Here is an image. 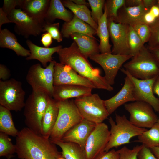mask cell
<instances>
[{"label": "cell", "mask_w": 159, "mask_h": 159, "mask_svg": "<svg viewBox=\"0 0 159 159\" xmlns=\"http://www.w3.org/2000/svg\"><path fill=\"white\" fill-rule=\"evenodd\" d=\"M16 138V153L19 158L57 159L62 155L49 138L27 127L19 131Z\"/></svg>", "instance_id": "6da1fadb"}, {"label": "cell", "mask_w": 159, "mask_h": 159, "mask_svg": "<svg viewBox=\"0 0 159 159\" xmlns=\"http://www.w3.org/2000/svg\"><path fill=\"white\" fill-rule=\"evenodd\" d=\"M60 63L70 67L79 74L90 80L96 89L111 91L113 88L100 74V69L94 68L80 52L74 41L68 47L62 48L57 52Z\"/></svg>", "instance_id": "7a4b0ae2"}, {"label": "cell", "mask_w": 159, "mask_h": 159, "mask_svg": "<svg viewBox=\"0 0 159 159\" xmlns=\"http://www.w3.org/2000/svg\"><path fill=\"white\" fill-rule=\"evenodd\" d=\"M51 97L43 91L32 90L25 102V124L27 127L37 134L41 135L42 117Z\"/></svg>", "instance_id": "3957f363"}, {"label": "cell", "mask_w": 159, "mask_h": 159, "mask_svg": "<svg viewBox=\"0 0 159 159\" xmlns=\"http://www.w3.org/2000/svg\"><path fill=\"white\" fill-rule=\"evenodd\" d=\"M57 104L58 115L49 137L52 142L60 140L68 131L84 119L74 100L57 101Z\"/></svg>", "instance_id": "277c9868"}, {"label": "cell", "mask_w": 159, "mask_h": 159, "mask_svg": "<svg viewBox=\"0 0 159 159\" xmlns=\"http://www.w3.org/2000/svg\"><path fill=\"white\" fill-rule=\"evenodd\" d=\"M109 122L111 126L109 140L105 149L107 152L112 148L130 143L132 137L138 136L147 129L137 127L128 120L125 115L115 114V122L110 117Z\"/></svg>", "instance_id": "5b68a950"}, {"label": "cell", "mask_w": 159, "mask_h": 159, "mask_svg": "<svg viewBox=\"0 0 159 159\" xmlns=\"http://www.w3.org/2000/svg\"><path fill=\"white\" fill-rule=\"evenodd\" d=\"M131 59L123 67L132 76L144 80L159 76L156 61L146 46L144 45Z\"/></svg>", "instance_id": "8992f818"}, {"label": "cell", "mask_w": 159, "mask_h": 159, "mask_svg": "<svg viewBox=\"0 0 159 159\" xmlns=\"http://www.w3.org/2000/svg\"><path fill=\"white\" fill-rule=\"evenodd\" d=\"M104 100L98 94L92 93L75 98L74 102L84 119L98 124L110 115Z\"/></svg>", "instance_id": "52a82bcc"}, {"label": "cell", "mask_w": 159, "mask_h": 159, "mask_svg": "<svg viewBox=\"0 0 159 159\" xmlns=\"http://www.w3.org/2000/svg\"><path fill=\"white\" fill-rule=\"evenodd\" d=\"M55 62V61L53 60L45 68L42 67L39 63L30 67L26 79L32 90L43 91L52 97Z\"/></svg>", "instance_id": "ba28073f"}, {"label": "cell", "mask_w": 159, "mask_h": 159, "mask_svg": "<svg viewBox=\"0 0 159 159\" xmlns=\"http://www.w3.org/2000/svg\"><path fill=\"white\" fill-rule=\"evenodd\" d=\"M26 93L22 83L14 78L0 81V104L11 111H21L25 105Z\"/></svg>", "instance_id": "9c48e42d"}, {"label": "cell", "mask_w": 159, "mask_h": 159, "mask_svg": "<svg viewBox=\"0 0 159 159\" xmlns=\"http://www.w3.org/2000/svg\"><path fill=\"white\" fill-rule=\"evenodd\" d=\"M124 107L130 114V121L137 127L150 128L158 122L153 108L146 102L135 101L124 104Z\"/></svg>", "instance_id": "30bf717a"}, {"label": "cell", "mask_w": 159, "mask_h": 159, "mask_svg": "<svg viewBox=\"0 0 159 159\" xmlns=\"http://www.w3.org/2000/svg\"><path fill=\"white\" fill-rule=\"evenodd\" d=\"M120 70L132 82L133 95L135 101L143 102L149 104L155 111L159 113V99L155 97L153 92V85L158 76L141 80L132 76L124 68Z\"/></svg>", "instance_id": "8fae6325"}, {"label": "cell", "mask_w": 159, "mask_h": 159, "mask_svg": "<svg viewBox=\"0 0 159 159\" xmlns=\"http://www.w3.org/2000/svg\"><path fill=\"white\" fill-rule=\"evenodd\" d=\"M132 57L130 55L104 53L91 56L89 58L102 67L105 73L104 77L107 82L112 85L114 84L115 80L119 70L126 61Z\"/></svg>", "instance_id": "7c38bea8"}, {"label": "cell", "mask_w": 159, "mask_h": 159, "mask_svg": "<svg viewBox=\"0 0 159 159\" xmlns=\"http://www.w3.org/2000/svg\"><path fill=\"white\" fill-rule=\"evenodd\" d=\"M8 16L12 23L15 24V32L26 38L31 35L37 36L44 32V25L29 16L21 8L13 10Z\"/></svg>", "instance_id": "4fadbf2b"}, {"label": "cell", "mask_w": 159, "mask_h": 159, "mask_svg": "<svg viewBox=\"0 0 159 159\" xmlns=\"http://www.w3.org/2000/svg\"><path fill=\"white\" fill-rule=\"evenodd\" d=\"M110 130L104 123L96 124L87 141L85 150L87 159H95L105 151L109 140Z\"/></svg>", "instance_id": "5bb4252c"}, {"label": "cell", "mask_w": 159, "mask_h": 159, "mask_svg": "<svg viewBox=\"0 0 159 159\" xmlns=\"http://www.w3.org/2000/svg\"><path fill=\"white\" fill-rule=\"evenodd\" d=\"M107 26L113 44L112 53L131 55L128 39L129 26L116 23L112 20L107 19Z\"/></svg>", "instance_id": "9a60e30c"}, {"label": "cell", "mask_w": 159, "mask_h": 159, "mask_svg": "<svg viewBox=\"0 0 159 159\" xmlns=\"http://www.w3.org/2000/svg\"><path fill=\"white\" fill-rule=\"evenodd\" d=\"M54 85H74L96 89L90 80L79 74L70 67L55 61L54 66Z\"/></svg>", "instance_id": "2e32d148"}, {"label": "cell", "mask_w": 159, "mask_h": 159, "mask_svg": "<svg viewBox=\"0 0 159 159\" xmlns=\"http://www.w3.org/2000/svg\"><path fill=\"white\" fill-rule=\"evenodd\" d=\"M96 125L84 119L68 131L60 140L76 144L84 149L87 139Z\"/></svg>", "instance_id": "e0dca14e"}, {"label": "cell", "mask_w": 159, "mask_h": 159, "mask_svg": "<svg viewBox=\"0 0 159 159\" xmlns=\"http://www.w3.org/2000/svg\"><path fill=\"white\" fill-rule=\"evenodd\" d=\"M133 85L129 78L126 76L122 87L119 91L112 97L104 100L106 108L110 115L112 114L119 107L129 102L135 100L133 95Z\"/></svg>", "instance_id": "ac0fdd59"}, {"label": "cell", "mask_w": 159, "mask_h": 159, "mask_svg": "<svg viewBox=\"0 0 159 159\" xmlns=\"http://www.w3.org/2000/svg\"><path fill=\"white\" fill-rule=\"evenodd\" d=\"M149 10L145 8L143 4L134 7H126L124 5L119 10L114 21L131 26L143 24L144 15Z\"/></svg>", "instance_id": "d6986e66"}, {"label": "cell", "mask_w": 159, "mask_h": 159, "mask_svg": "<svg viewBox=\"0 0 159 159\" xmlns=\"http://www.w3.org/2000/svg\"><path fill=\"white\" fill-rule=\"evenodd\" d=\"M92 89L74 85H54L52 97L57 101L77 98L92 94Z\"/></svg>", "instance_id": "ffe728a7"}, {"label": "cell", "mask_w": 159, "mask_h": 159, "mask_svg": "<svg viewBox=\"0 0 159 159\" xmlns=\"http://www.w3.org/2000/svg\"><path fill=\"white\" fill-rule=\"evenodd\" d=\"M50 1L49 0H23L20 7L29 16L44 25Z\"/></svg>", "instance_id": "44dd1931"}, {"label": "cell", "mask_w": 159, "mask_h": 159, "mask_svg": "<svg viewBox=\"0 0 159 159\" xmlns=\"http://www.w3.org/2000/svg\"><path fill=\"white\" fill-rule=\"evenodd\" d=\"M26 42L30 53V55L26 57V60H38L44 68L47 67L48 62L53 60L52 55L62 48L61 45L52 47H42L36 45L29 40H27Z\"/></svg>", "instance_id": "7402d4cb"}, {"label": "cell", "mask_w": 159, "mask_h": 159, "mask_svg": "<svg viewBox=\"0 0 159 159\" xmlns=\"http://www.w3.org/2000/svg\"><path fill=\"white\" fill-rule=\"evenodd\" d=\"M61 33L63 37L66 38L74 33L85 34L93 38H95L94 35L97 34L96 30L74 14L71 21L63 24Z\"/></svg>", "instance_id": "603a6c76"}, {"label": "cell", "mask_w": 159, "mask_h": 159, "mask_svg": "<svg viewBox=\"0 0 159 159\" xmlns=\"http://www.w3.org/2000/svg\"><path fill=\"white\" fill-rule=\"evenodd\" d=\"M58 112L57 101L51 97L42 120L41 135L44 137L49 138L56 122Z\"/></svg>", "instance_id": "cb8c5ba5"}, {"label": "cell", "mask_w": 159, "mask_h": 159, "mask_svg": "<svg viewBox=\"0 0 159 159\" xmlns=\"http://www.w3.org/2000/svg\"><path fill=\"white\" fill-rule=\"evenodd\" d=\"M70 37L76 42L81 53L87 58L100 54L99 44L95 38L79 33H73Z\"/></svg>", "instance_id": "d4e9b609"}, {"label": "cell", "mask_w": 159, "mask_h": 159, "mask_svg": "<svg viewBox=\"0 0 159 159\" xmlns=\"http://www.w3.org/2000/svg\"><path fill=\"white\" fill-rule=\"evenodd\" d=\"M0 47L12 50L18 56L26 57L30 54L29 50L21 46L14 34L6 28L0 30Z\"/></svg>", "instance_id": "484cf974"}, {"label": "cell", "mask_w": 159, "mask_h": 159, "mask_svg": "<svg viewBox=\"0 0 159 159\" xmlns=\"http://www.w3.org/2000/svg\"><path fill=\"white\" fill-rule=\"evenodd\" d=\"M74 15L71 11L65 8L61 0H51L45 21V22L53 23L55 19H58L68 22L72 20Z\"/></svg>", "instance_id": "4316f807"}, {"label": "cell", "mask_w": 159, "mask_h": 159, "mask_svg": "<svg viewBox=\"0 0 159 159\" xmlns=\"http://www.w3.org/2000/svg\"><path fill=\"white\" fill-rule=\"evenodd\" d=\"M96 31L97 34L100 39L99 48L100 53H112V45L109 42L110 34L107 26L106 10L104 6V14L99 19Z\"/></svg>", "instance_id": "83f0119b"}, {"label": "cell", "mask_w": 159, "mask_h": 159, "mask_svg": "<svg viewBox=\"0 0 159 159\" xmlns=\"http://www.w3.org/2000/svg\"><path fill=\"white\" fill-rule=\"evenodd\" d=\"M61 1L64 6L69 8L75 15L97 31L98 24L92 18L91 12L87 6L77 5L71 0H63Z\"/></svg>", "instance_id": "f1b7e54d"}, {"label": "cell", "mask_w": 159, "mask_h": 159, "mask_svg": "<svg viewBox=\"0 0 159 159\" xmlns=\"http://www.w3.org/2000/svg\"><path fill=\"white\" fill-rule=\"evenodd\" d=\"M52 142L61 148V154L65 159H87L85 149L76 144L61 140Z\"/></svg>", "instance_id": "f546056e"}, {"label": "cell", "mask_w": 159, "mask_h": 159, "mask_svg": "<svg viewBox=\"0 0 159 159\" xmlns=\"http://www.w3.org/2000/svg\"><path fill=\"white\" fill-rule=\"evenodd\" d=\"M10 111L0 105V132L16 137L19 131L14 125Z\"/></svg>", "instance_id": "4dcf8cb0"}, {"label": "cell", "mask_w": 159, "mask_h": 159, "mask_svg": "<svg viewBox=\"0 0 159 159\" xmlns=\"http://www.w3.org/2000/svg\"><path fill=\"white\" fill-rule=\"evenodd\" d=\"M134 141L142 143L150 149L159 147V123H156L150 129L138 136V140Z\"/></svg>", "instance_id": "1f68e13d"}, {"label": "cell", "mask_w": 159, "mask_h": 159, "mask_svg": "<svg viewBox=\"0 0 159 159\" xmlns=\"http://www.w3.org/2000/svg\"><path fill=\"white\" fill-rule=\"evenodd\" d=\"M128 39L130 54L133 57L140 50L144 44L132 26H129Z\"/></svg>", "instance_id": "d6a6232c"}, {"label": "cell", "mask_w": 159, "mask_h": 159, "mask_svg": "<svg viewBox=\"0 0 159 159\" xmlns=\"http://www.w3.org/2000/svg\"><path fill=\"white\" fill-rule=\"evenodd\" d=\"M16 146L8 135L0 132V156L9 157L16 153Z\"/></svg>", "instance_id": "836d02e7"}, {"label": "cell", "mask_w": 159, "mask_h": 159, "mask_svg": "<svg viewBox=\"0 0 159 159\" xmlns=\"http://www.w3.org/2000/svg\"><path fill=\"white\" fill-rule=\"evenodd\" d=\"M125 0H107L105 1L107 19L114 21L117 18L119 10L125 4Z\"/></svg>", "instance_id": "e575fe53"}, {"label": "cell", "mask_w": 159, "mask_h": 159, "mask_svg": "<svg viewBox=\"0 0 159 159\" xmlns=\"http://www.w3.org/2000/svg\"><path fill=\"white\" fill-rule=\"evenodd\" d=\"M105 0H88L91 9V16L94 21L97 24L99 19L103 14Z\"/></svg>", "instance_id": "d590c367"}, {"label": "cell", "mask_w": 159, "mask_h": 159, "mask_svg": "<svg viewBox=\"0 0 159 159\" xmlns=\"http://www.w3.org/2000/svg\"><path fill=\"white\" fill-rule=\"evenodd\" d=\"M149 26L151 30V35L147 47H159V17Z\"/></svg>", "instance_id": "8d00e7d4"}, {"label": "cell", "mask_w": 159, "mask_h": 159, "mask_svg": "<svg viewBox=\"0 0 159 159\" xmlns=\"http://www.w3.org/2000/svg\"><path fill=\"white\" fill-rule=\"evenodd\" d=\"M143 145H137L132 149L125 146L117 150L119 154V159H138V153Z\"/></svg>", "instance_id": "74e56055"}, {"label": "cell", "mask_w": 159, "mask_h": 159, "mask_svg": "<svg viewBox=\"0 0 159 159\" xmlns=\"http://www.w3.org/2000/svg\"><path fill=\"white\" fill-rule=\"evenodd\" d=\"M59 23L45 22L43 26L44 32H46L51 36L52 38L58 42L62 40V36L59 30Z\"/></svg>", "instance_id": "f35d334b"}, {"label": "cell", "mask_w": 159, "mask_h": 159, "mask_svg": "<svg viewBox=\"0 0 159 159\" xmlns=\"http://www.w3.org/2000/svg\"><path fill=\"white\" fill-rule=\"evenodd\" d=\"M144 44L148 42L151 35V30L149 25L144 24H138L132 26Z\"/></svg>", "instance_id": "ab89813d"}, {"label": "cell", "mask_w": 159, "mask_h": 159, "mask_svg": "<svg viewBox=\"0 0 159 159\" xmlns=\"http://www.w3.org/2000/svg\"><path fill=\"white\" fill-rule=\"evenodd\" d=\"M23 0H4L2 8L3 11L8 15L17 6L20 7Z\"/></svg>", "instance_id": "60d3db41"}, {"label": "cell", "mask_w": 159, "mask_h": 159, "mask_svg": "<svg viewBox=\"0 0 159 159\" xmlns=\"http://www.w3.org/2000/svg\"><path fill=\"white\" fill-rule=\"evenodd\" d=\"M119 154L117 150L113 149L107 152L104 151L95 159H119Z\"/></svg>", "instance_id": "b9f144b4"}, {"label": "cell", "mask_w": 159, "mask_h": 159, "mask_svg": "<svg viewBox=\"0 0 159 159\" xmlns=\"http://www.w3.org/2000/svg\"><path fill=\"white\" fill-rule=\"evenodd\" d=\"M138 159H157L150 149L144 145L138 153Z\"/></svg>", "instance_id": "7bdbcfd3"}, {"label": "cell", "mask_w": 159, "mask_h": 159, "mask_svg": "<svg viewBox=\"0 0 159 159\" xmlns=\"http://www.w3.org/2000/svg\"><path fill=\"white\" fill-rule=\"evenodd\" d=\"M11 76L10 70L5 65L0 64V79L5 81L9 80Z\"/></svg>", "instance_id": "ee69618b"}, {"label": "cell", "mask_w": 159, "mask_h": 159, "mask_svg": "<svg viewBox=\"0 0 159 159\" xmlns=\"http://www.w3.org/2000/svg\"><path fill=\"white\" fill-rule=\"evenodd\" d=\"M52 38L49 34L45 32L42 35L41 42L44 47H49L52 42Z\"/></svg>", "instance_id": "f6af8a7d"}, {"label": "cell", "mask_w": 159, "mask_h": 159, "mask_svg": "<svg viewBox=\"0 0 159 159\" xmlns=\"http://www.w3.org/2000/svg\"><path fill=\"white\" fill-rule=\"evenodd\" d=\"M149 10L145 14L143 19V24L149 25L153 24L157 19L151 13Z\"/></svg>", "instance_id": "bcb514c9"}, {"label": "cell", "mask_w": 159, "mask_h": 159, "mask_svg": "<svg viewBox=\"0 0 159 159\" xmlns=\"http://www.w3.org/2000/svg\"><path fill=\"white\" fill-rule=\"evenodd\" d=\"M12 22L9 19L7 15L3 11L2 8H0V30L3 24L12 23Z\"/></svg>", "instance_id": "7dc6e473"}, {"label": "cell", "mask_w": 159, "mask_h": 159, "mask_svg": "<svg viewBox=\"0 0 159 159\" xmlns=\"http://www.w3.org/2000/svg\"><path fill=\"white\" fill-rule=\"evenodd\" d=\"M142 4V0H125V5L128 7H134Z\"/></svg>", "instance_id": "c3c4849f"}, {"label": "cell", "mask_w": 159, "mask_h": 159, "mask_svg": "<svg viewBox=\"0 0 159 159\" xmlns=\"http://www.w3.org/2000/svg\"><path fill=\"white\" fill-rule=\"evenodd\" d=\"M147 47L154 57L159 68V47Z\"/></svg>", "instance_id": "681fc988"}, {"label": "cell", "mask_w": 159, "mask_h": 159, "mask_svg": "<svg viewBox=\"0 0 159 159\" xmlns=\"http://www.w3.org/2000/svg\"><path fill=\"white\" fill-rule=\"evenodd\" d=\"M157 1V0H142V4L145 8L150 9L156 4Z\"/></svg>", "instance_id": "f907efd6"}, {"label": "cell", "mask_w": 159, "mask_h": 159, "mask_svg": "<svg viewBox=\"0 0 159 159\" xmlns=\"http://www.w3.org/2000/svg\"><path fill=\"white\" fill-rule=\"evenodd\" d=\"M153 92L154 94L157 95L159 97V76L157 77L153 85ZM158 122L159 123V113Z\"/></svg>", "instance_id": "816d5d0a"}, {"label": "cell", "mask_w": 159, "mask_h": 159, "mask_svg": "<svg viewBox=\"0 0 159 159\" xmlns=\"http://www.w3.org/2000/svg\"><path fill=\"white\" fill-rule=\"evenodd\" d=\"M149 11L156 18L159 17V7L156 5L151 7Z\"/></svg>", "instance_id": "f5cc1de1"}, {"label": "cell", "mask_w": 159, "mask_h": 159, "mask_svg": "<svg viewBox=\"0 0 159 159\" xmlns=\"http://www.w3.org/2000/svg\"><path fill=\"white\" fill-rule=\"evenodd\" d=\"M75 4L80 5H85L88 6L89 5V3L87 2L85 0H71Z\"/></svg>", "instance_id": "db71d44e"}, {"label": "cell", "mask_w": 159, "mask_h": 159, "mask_svg": "<svg viewBox=\"0 0 159 159\" xmlns=\"http://www.w3.org/2000/svg\"><path fill=\"white\" fill-rule=\"evenodd\" d=\"M150 149L157 159H159V147H154Z\"/></svg>", "instance_id": "11a10c76"}, {"label": "cell", "mask_w": 159, "mask_h": 159, "mask_svg": "<svg viewBox=\"0 0 159 159\" xmlns=\"http://www.w3.org/2000/svg\"><path fill=\"white\" fill-rule=\"evenodd\" d=\"M57 159H65L62 156V155L58 158Z\"/></svg>", "instance_id": "9f6ffc18"}, {"label": "cell", "mask_w": 159, "mask_h": 159, "mask_svg": "<svg viewBox=\"0 0 159 159\" xmlns=\"http://www.w3.org/2000/svg\"><path fill=\"white\" fill-rule=\"evenodd\" d=\"M156 5L159 7V0H157Z\"/></svg>", "instance_id": "6f0895ef"}, {"label": "cell", "mask_w": 159, "mask_h": 159, "mask_svg": "<svg viewBox=\"0 0 159 159\" xmlns=\"http://www.w3.org/2000/svg\"><path fill=\"white\" fill-rule=\"evenodd\" d=\"M11 157V156H9L8 157V159H10Z\"/></svg>", "instance_id": "680465c9"}]
</instances>
